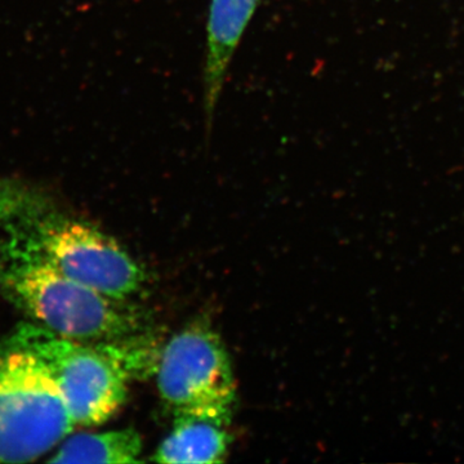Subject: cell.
I'll return each instance as SVG.
<instances>
[{
    "instance_id": "cell-1",
    "label": "cell",
    "mask_w": 464,
    "mask_h": 464,
    "mask_svg": "<svg viewBox=\"0 0 464 464\" xmlns=\"http://www.w3.org/2000/svg\"><path fill=\"white\" fill-rule=\"evenodd\" d=\"M0 295L38 325L83 342L134 337L142 317L125 302L58 273L11 224L0 226Z\"/></svg>"
},
{
    "instance_id": "cell-2",
    "label": "cell",
    "mask_w": 464,
    "mask_h": 464,
    "mask_svg": "<svg viewBox=\"0 0 464 464\" xmlns=\"http://www.w3.org/2000/svg\"><path fill=\"white\" fill-rule=\"evenodd\" d=\"M75 423L44 364L29 351L0 350V463H27L54 450Z\"/></svg>"
},
{
    "instance_id": "cell-3",
    "label": "cell",
    "mask_w": 464,
    "mask_h": 464,
    "mask_svg": "<svg viewBox=\"0 0 464 464\" xmlns=\"http://www.w3.org/2000/svg\"><path fill=\"white\" fill-rule=\"evenodd\" d=\"M8 343L41 360L75 426H99L124 405L127 373L103 342L76 341L26 323L18 326Z\"/></svg>"
},
{
    "instance_id": "cell-4",
    "label": "cell",
    "mask_w": 464,
    "mask_h": 464,
    "mask_svg": "<svg viewBox=\"0 0 464 464\" xmlns=\"http://www.w3.org/2000/svg\"><path fill=\"white\" fill-rule=\"evenodd\" d=\"M14 230L58 273L115 299L142 288L145 274L112 237L52 208L11 222Z\"/></svg>"
},
{
    "instance_id": "cell-5",
    "label": "cell",
    "mask_w": 464,
    "mask_h": 464,
    "mask_svg": "<svg viewBox=\"0 0 464 464\" xmlns=\"http://www.w3.org/2000/svg\"><path fill=\"white\" fill-rule=\"evenodd\" d=\"M158 390L174 417L231 422L237 382L221 337L201 323L174 334L159 359Z\"/></svg>"
},
{
    "instance_id": "cell-6",
    "label": "cell",
    "mask_w": 464,
    "mask_h": 464,
    "mask_svg": "<svg viewBox=\"0 0 464 464\" xmlns=\"http://www.w3.org/2000/svg\"><path fill=\"white\" fill-rule=\"evenodd\" d=\"M258 5L259 0L210 2L204 67V112L208 128L212 125L232 57Z\"/></svg>"
},
{
    "instance_id": "cell-7",
    "label": "cell",
    "mask_w": 464,
    "mask_h": 464,
    "mask_svg": "<svg viewBox=\"0 0 464 464\" xmlns=\"http://www.w3.org/2000/svg\"><path fill=\"white\" fill-rule=\"evenodd\" d=\"M230 422L197 415H176L169 435L159 445L158 463L207 464L225 462L230 447Z\"/></svg>"
},
{
    "instance_id": "cell-8",
    "label": "cell",
    "mask_w": 464,
    "mask_h": 464,
    "mask_svg": "<svg viewBox=\"0 0 464 464\" xmlns=\"http://www.w3.org/2000/svg\"><path fill=\"white\" fill-rule=\"evenodd\" d=\"M142 453V439L133 429L100 433H81L63 440L50 463H137Z\"/></svg>"
},
{
    "instance_id": "cell-9",
    "label": "cell",
    "mask_w": 464,
    "mask_h": 464,
    "mask_svg": "<svg viewBox=\"0 0 464 464\" xmlns=\"http://www.w3.org/2000/svg\"><path fill=\"white\" fill-rule=\"evenodd\" d=\"M51 200L38 188L0 177V226L50 209Z\"/></svg>"
}]
</instances>
